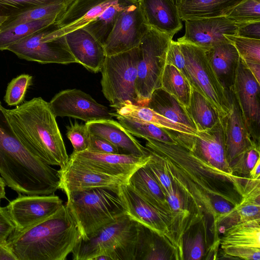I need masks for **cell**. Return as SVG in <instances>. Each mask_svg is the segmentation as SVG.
Instances as JSON below:
<instances>
[{"instance_id":"6da1fadb","label":"cell","mask_w":260,"mask_h":260,"mask_svg":"<svg viewBox=\"0 0 260 260\" xmlns=\"http://www.w3.org/2000/svg\"><path fill=\"white\" fill-rule=\"evenodd\" d=\"M145 147L195 207L199 216L210 217L217 231L214 202L224 199L234 206L241 201L244 177L224 172L175 144L146 140Z\"/></svg>"},{"instance_id":"7a4b0ae2","label":"cell","mask_w":260,"mask_h":260,"mask_svg":"<svg viewBox=\"0 0 260 260\" xmlns=\"http://www.w3.org/2000/svg\"><path fill=\"white\" fill-rule=\"evenodd\" d=\"M3 109L17 137L31 153L50 166L61 168L67 164L69 157L49 103L38 97Z\"/></svg>"},{"instance_id":"3957f363","label":"cell","mask_w":260,"mask_h":260,"mask_svg":"<svg viewBox=\"0 0 260 260\" xmlns=\"http://www.w3.org/2000/svg\"><path fill=\"white\" fill-rule=\"evenodd\" d=\"M66 205L53 215L27 229L14 231L7 245L17 260H64L81 238Z\"/></svg>"},{"instance_id":"277c9868","label":"cell","mask_w":260,"mask_h":260,"mask_svg":"<svg viewBox=\"0 0 260 260\" xmlns=\"http://www.w3.org/2000/svg\"><path fill=\"white\" fill-rule=\"evenodd\" d=\"M3 108L0 101V176L18 194H31L49 180L53 168L22 144Z\"/></svg>"},{"instance_id":"5b68a950","label":"cell","mask_w":260,"mask_h":260,"mask_svg":"<svg viewBox=\"0 0 260 260\" xmlns=\"http://www.w3.org/2000/svg\"><path fill=\"white\" fill-rule=\"evenodd\" d=\"M137 222L124 214L97 232L78 242L73 250L74 260H93L100 255L108 260H134Z\"/></svg>"},{"instance_id":"8992f818","label":"cell","mask_w":260,"mask_h":260,"mask_svg":"<svg viewBox=\"0 0 260 260\" xmlns=\"http://www.w3.org/2000/svg\"><path fill=\"white\" fill-rule=\"evenodd\" d=\"M66 206L76 221L82 239L87 238L125 214L117 194L96 188L66 194Z\"/></svg>"},{"instance_id":"52a82bcc","label":"cell","mask_w":260,"mask_h":260,"mask_svg":"<svg viewBox=\"0 0 260 260\" xmlns=\"http://www.w3.org/2000/svg\"><path fill=\"white\" fill-rule=\"evenodd\" d=\"M138 61V47L105 58L101 71L102 92L115 110L125 104L138 105L136 89Z\"/></svg>"},{"instance_id":"ba28073f","label":"cell","mask_w":260,"mask_h":260,"mask_svg":"<svg viewBox=\"0 0 260 260\" xmlns=\"http://www.w3.org/2000/svg\"><path fill=\"white\" fill-rule=\"evenodd\" d=\"M173 37L150 27L138 46L136 89L139 106H146L152 92L160 88L167 53Z\"/></svg>"},{"instance_id":"9c48e42d","label":"cell","mask_w":260,"mask_h":260,"mask_svg":"<svg viewBox=\"0 0 260 260\" xmlns=\"http://www.w3.org/2000/svg\"><path fill=\"white\" fill-rule=\"evenodd\" d=\"M178 42L191 86L209 101L221 118L225 117L231 108L230 92L218 78L205 50L191 44Z\"/></svg>"},{"instance_id":"30bf717a","label":"cell","mask_w":260,"mask_h":260,"mask_svg":"<svg viewBox=\"0 0 260 260\" xmlns=\"http://www.w3.org/2000/svg\"><path fill=\"white\" fill-rule=\"evenodd\" d=\"M56 21L10 46L7 49L19 58L42 64L77 63L68 46L65 35L57 36Z\"/></svg>"},{"instance_id":"8fae6325","label":"cell","mask_w":260,"mask_h":260,"mask_svg":"<svg viewBox=\"0 0 260 260\" xmlns=\"http://www.w3.org/2000/svg\"><path fill=\"white\" fill-rule=\"evenodd\" d=\"M231 91L239 106L252 141L259 146L260 83L240 58Z\"/></svg>"},{"instance_id":"7c38bea8","label":"cell","mask_w":260,"mask_h":260,"mask_svg":"<svg viewBox=\"0 0 260 260\" xmlns=\"http://www.w3.org/2000/svg\"><path fill=\"white\" fill-rule=\"evenodd\" d=\"M149 28L137 0L118 15L104 45L106 55L118 54L138 47Z\"/></svg>"},{"instance_id":"4fadbf2b","label":"cell","mask_w":260,"mask_h":260,"mask_svg":"<svg viewBox=\"0 0 260 260\" xmlns=\"http://www.w3.org/2000/svg\"><path fill=\"white\" fill-rule=\"evenodd\" d=\"M55 194L26 195L19 194L6 207L15 232L23 231L55 214L63 205Z\"/></svg>"},{"instance_id":"5bb4252c","label":"cell","mask_w":260,"mask_h":260,"mask_svg":"<svg viewBox=\"0 0 260 260\" xmlns=\"http://www.w3.org/2000/svg\"><path fill=\"white\" fill-rule=\"evenodd\" d=\"M150 159V154L142 156L128 153H99L86 150L78 153L73 152L69 160L127 182L133 173L145 166Z\"/></svg>"},{"instance_id":"9a60e30c","label":"cell","mask_w":260,"mask_h":260,"mask_svg":"<svg viewBox=\"0 0 260 260\" xmlns=\"http://www.w3.org/2000/svg\"><path fill=\"white\" fill-rule=\"evenodd\" d=\"M56 117H70L89 122L111 119L109 109L98 103L90 95L77 89L63 90L56 94L50 102Z\"/></svg>"},{"instance_id":"2e32d148","label":"cell","mask_w":260,"mask_h":260,"mask_svg":"<svg viewBox=\"0 0 260 260\" xmlns=\"http://www.w3.org/2000/svg\"><path fill=\"white\" fill-rule=\"evenodd\" d=\"M185 22V34L177 41L205 50L228 41L225 35L236 36L238 26L226 16L188 19Z\"/></svg>"},{"instance_id":"e0dca14e","label":"cell","mask_w":260,"mask_h":260,"mask_svg":"<svg viewBox=\"0 0 260 260\" xmlns=\"http://www.w3.org/2000/svg\"><path fill=\"white\" fill-rule=\"evenodd\" d=\"M219 244L228 255L245 260L260 259V218L226 228Z\"/></svg>"},{"instance_id":"ac0fdd59","label":"cell","mask_w":260,"mask_h":260,"mask_svg":"<svg viewBox=\"0 0 260 260\" xmlns=\"http://www.w3.org/2000/svg\"><path fill=\"white\" fill-rule=\"evenodd\" d=\"M59 189L66 194L71 192L101 188L116 193L120 186L127 183L117 177L94 171L69 160L67 164L57 171Z\"/></svg>"},{"instance_id":"d6986e66","label":"cell","mask_w":260,"mask_h":260,"mask_svg":"<svg viewBox=\"0 0 260 260\" xmlns=\"http://www.w3.org/2000/svg\"><path fill=\"white\" fill-rule=\"evenodd\" d=\"M187 150L213 166L224 172L232 173L226 158L223 124L221 118L212 127L197 131Z\"/></svg>"},{"instance_id":"ffe728a7","label":"cell","mask_w":260,"mask_h":260,"mask_svg":"<svg viewBox=\"0 0 260 260\" xmlns=\"http://www.w3.org/2000/svg\"><path fill=\"white\" fill-rule=\"evenodd\" d=\"M117 194L125 214L137 222L164 237L169 243V225L153 208L130 188L127 183L120 186Z\"/></svg>"},{"instance_id":"44dd1931","label":"cell","mask_w":260,"mask_h":260,"mask_svg":"<svg viewBox=\"0 0 260 260\" xmlns=\"http://www.w3.org/2000/svg\"><path fill=\"white\" fill-rule=\"evenodd\" d=\"M69 48L77 61L94 73L100 72L107 56L104 46L83 28L65 35Z\"/></svg>"},{"instance_id":"7402d4cb","label":"cell","mask_w":260,"mask_h":260,"mask_svg":"<svg viewBox=\"0 0 260 260\" xmlns=\"http://www.w3.org/2000/svg\"><path fill=\"white\" fill-rule=\"evenodd\" d=\"M231 108L221 118L225 139V154L229 165L240 154L255 144L245 125L238 103L231 91Z\"/></svg>"},{"instance_id":"603a6c76","label":"cell","mask_w":260,"mask_h":260,"mask_svg":"<svg viewBox=\"0 0 260 260\" xmlns=\"http://www.w3.org/2000/svg\"><path fill=\"white\" fill-rule=\"evenodd\" d=\"M119 0H74L56 21L57 36L83 27Z\"/></svg>"},{"instance_id":"cb8c5ba5","label":"cell","mask_w":260,"mask_h":260,"mask_svg":"<svg viewBox=\"0 0 260 260\" xmlns=\"http://www.w3.org/2000/svg\"><path fill=\"white\" fill-rule=\"evenodd\" d=\"M127 184L153 208L167 221L171 222V209L161 188L145 167L137 170L128 178Z\"/></svg>"},{"instance_id":"d4e9b609","label":"cell","mask_w":260,"mask_h":260,"mask_svg":"<svg viewBox=\"0 0 260 260\" xmlns=\"http://www.w3.org/2000/svg\"><path fill=\"white\" fill-rule=\"evenodd\" d=\"M150 27L174 36L182 27L177 8L170 0H138Z\"/></svg>"},{"instance_id":"484cf974","label":"cell","mask_w":260,"mask_h":260,"mask_svg":"<svg viewBox=\"0 0 260 260\" xmlns=\"http://www.w3.org/2000/svg\"><path fill=\"white\" fill-rule=\"evenodd\" d=\"M90 134L103 138L128 154L138 156L150 154L147 149L142 146L119 122L111 119H103L86 122Z\"/></svg>"},{"instance_id":"4316f807","label":"cell","mask_w":260,"mask_h":260,"mask_svg":"<svg viewBox=\"0 0 260 260\" xmlns=\"http://www.w3.org/2000/svg\"><path fill=\"white\" fill-rule=\"evenodd\" d=\"M118 122L131 135L146 140L150 139L163 143L180 145L187 148L193 137L158 127L154 124L134 118L113 113Z\"/></svg>"},{"instance_id":"83f0119b","label":"cell","mask_w":260,"mask_h":260,"mask_svg":"<svg viewBox=\"0 0 260 260\" xmlns=\"http://www.w3.org/2000/svg\"><path fill=\"white\" fill-rule=\"evenodd\" d=\"M205 50L218 78L230 92L240 59L237 49L228 41Z\"/></svg>"},{"instance_id":"f1b7e54d","label":"cell","mask_w":260,"mask_h":260,"mask_svg":"<svg viewBox=\"0 0 260 260\" xmlns=\"http://www.w3.org/2000/svg\"><path fill=\"white\" fill-rule=\"evenodd\" d=\"M244 0H182L177 7L181 20L226 16Z\"/></svg>"},{"instance_id":"f546056e","label":"cell","mask_w":260,"mask_h":260,"mask_svg":"<svg viewBox=\"0 0 260 260\" xmlns=\"http://www.w3.org/2000/svg\"><path fill=\"white\" fill-rule=\"evenodd\" d=\"M116 113L154 124L189 137H193L197 130L184 124L174 122L146 107L125 104L116 109Z\"/></svg>"},{"instance_id":"4dcf8cb0","label":"cell","mask_w":260,"mask_h":260,"mask_svg":"<svg viewBox=\"0 0 260 260\" xmlns=\"http://www.w3.org/2000/svg\"><path fill=\"white\" fill-rule=\"evenodd\" d=\"M146 107L174 122L196 129L186 109L161 88L152 92Z\"/></svg>"},{"instance_id":"1f68e13d","label":"cell","mask_w":260,"mask_h":260,"mask_svg":"<svg viewBox=\"0 0 260 260\" xmlns=\"http://www.w3.org/2000/svg\"><path fill=\"white\" fill-rule=\"evenodd\" d=\"M165 242L169 244L164 237L137 222L134 260L166 259L163 244Z\"/></svg>"},{"instance_id":"d6a6232c","label":"cell","mask_w":260,"mask_h":260,"mask_svg":"<svg viewBox=\"0 0 260 260\" xmlns=\"http://www.w3.org/2000/svg\"><path fill=\"white\" fill-rule=\"evenodd\" d=\"M137 0H119L106 9L101 14L84 26L104 46L116 22L119 14Z\"/></svg>"},{"instance_id":"836d02e7","label":"cell","mask_w":260,"mask_h":260,"mask_svg":"<svg viewBox=\"0 0 260 260\" xmlns=\"http://www.w3.org/2000/svg\"><path fill=\"white\" fill-rule=\"evenodd\" d=\"M160 88L173 96L185 109L188 107L192 87L187 78L174 65L166 64Z\"/></svg>"},{"instance_id":"e575fe53","label":"cell","mask_w":260,"mask_h":260,"mask_svg":"<svg viewBox=\"0 0 260 260\" xmlns=\"http://www.w3.org/2000/svg\"><path fill=\"white\" fill-rule=\"evenodd\" d=\"M186 109L197 131L212 127L221 118L209 101L193 87L189 106Z\"/></svg>"},{"instance_id":"d590c367","label":"cell","mask_w":260,"mask_h":260,"mask_svg":"<svg viewBox=\"0 0 260 260\" xmlns=\"http://www.w3.org/2000/svg\"><path fill=\"white\" fill-rule=\"evenodd\" d=\"M61 16H54L35 21L17 24L0 31V50H7L10 46L34 32L57 21Z\"/></svg>"},{"instance_id":"8d00e7d4","label":"cell","mask_w":260,"mask_h":260,"mask_svg":"<svg viewBox=\"0 0 260 260\" xmlns=\"http://www.w3.org/2000/svg\"><path fill=\"white\" fill-rule=\"evenodd\" d=\"M70 5L58 4L39 7L15 15L8 17L5 21L0 25V31L22 23L35 21L51 16H62Z\"/></svg>"},{"instance_id":"74e56055","label":"cell","mask_w":260,"mask_h":260,"mask_svg":"<svg viewBox=\"0 0 260 260\" xmlns=\"http://www.w3.org/2000/svg\"><path fill=\"white\" fill-rule=\"evenodd\" d=\"M74 0H0V16L8 17L51 5H71Z\"/></svg>"},{"instance_id":"f35d334b","label":"cell","mask_w":260,"mask_h":260,"mask_svg":"<svg viewBox=\"0 0 260 260\" xmlns=\"http://www.w3.org/2000/svg\"><path fill=\"white\" fill-rule=\"evenodd\" d=\"M225 36L235 46L240 58L243 62L260 63V40L237 36Z\"/></svg>"},{"instance_id":"ab89813d","label":"cell","mask_w":260,"mask_h":260,"mask_svg":"<svg viewBox=\"0 0 260 260\" xmlns=\"http://www.w3.org/2000/svg\"><path fill=\"white\" fill-rule=\"evenodd\" d=\"M237 24L260 21V0H244L226 16Z\"/></svg>"},{"instance_id":"60d3db41","label":"cell","mask_w":260,"mask_h":260,"mask_svg":"<svg viewBox=\"0 0 260 260\" xmlns=\"http://www.w3.org/2000/svg\"><path fill=\"white\" fill-rule=\"evenodd\" d=\"M260 159V146L253 144L247 149L230 164L232 173L248 177L250 172Z\"/></svg>"},{"instance_id":"b9f144b4","label":"cell","mask_w":260,"mask_h":260,"mask_svg":"<svg viewBox=\"0 0 260 260\" xmlns=\"http://www.w3.org/2000/svg\"><path fill=\"white\" fill-rule=\"evenodd\" d=\"M32 77L21 74L13 79L8 85L4 100L9 106L23 103L27 89L32 83Z\"/></svg>"},{"instance_id":"7bdbcfd3","label":"cell","mask_w":260,"mask_h":260,"mask_svg":"<svg viewBox=\"0 0 260 260\" xmlns=\"http://www.w3.org/2000/svg\"><path fill=\"white\" fill-rule=\"evenodd\" d=\"M182 252L183 259L199 260L203 259L205 253V241L203 232L199 230L197 232L182 238Z\"/></svg>"},{"instance_id":"ee69618b","label":"cell","mask_w":260,"mask_h":260,"mask_svg":"<svg viewBox=\"0 0 260 260\" xmlns=\"http://www.w3.org/2000/svg\"><path fill=\"white\" fill-rule=\"evenodd\" d=\"M67 137L73 147V152H80L88 149L90 133L85 124H80L75 121L67 126Z\"/></svg>"},{"instance_id":"f6af8a7d","label":"cell","mask_w":260,"mask_h":260,"mask_svg":"<svg viewBox=\"0 0 260 260\" xmlns=\"http://www.w3.org/2000/svg\"><path fill=\"white\" fill-rule=\"evenodd\" d=\"M145 166L151 173L165 196L173 189L174 183L172 180L151 155L150 160Z\"/></svg>"},{"instance_id":"bcb514c9","label":"cell","mask_w":260,"mask_h":260,"mask_svg":"<svg viewBox=\"0 0 260 260\" xmlns=\"http://www.w3.org/2000/svg\"><path fill=\"white\" fill-rule=\"evenodd\" d=\"M166 64L175 66L188 80L184 57L178 42L171 41L167 53Z\"/></svg>"},{"instance_id":"7dc6e473","label":"cell","mask_w":260,"mask_h":260,"mask_svg":"<svg viewBox=\"0 0 260 260\" xmlns=\"http://www.w3.org/2000/svg\"><path fill=\"white\" fill-rule=\"evenodd\" d=\"M89 151L103 153H119V149L105 139L90 134Z\"/></svg>"},{"instance_id":"c3c4849f","label":"cell","mask_w":260,"mask_h":260,"mask_svg":"<svg viewBox=\"0 0 260 260\" xmlns=\"http://www.w3.org/2000/svg\"><path fill=\"white\" fill-rule=\"evenodd\" d=\"M15 229L6 207H2L0 203V245L7 244L8 238Z\"/></svg>"},{"instance_id":"681fc988","label":"cell","mask_w":260,"mask_h":260,"mask_svg":"<svg viewBox=\"0 0 260 260\" xmlns=\"http://www.w3.org/2000/svg\"><path fill=\"white\" fill-rule=\"evenodd\" d=\"M237 24L238 26L236 36L260 40V21Z\"/></svg>"},{"instance_id":"f907efd6","label":"cell","mask_w":260,"mask_h":260,"mask_svg":"<svg viewBox=\"0 0 260 260\" xmlns=\"http://www.w3.org/2000/svg\"><path fill=\"white\" fill-rule=\"evenodd\" d=\"M213 207L217 216V223L218 218L230 212L234 206L227 201L220 199L214 202Z\"/></svg>"},{"instance_id":"816d5d0a","label":"cell","mask_w":260,"mask_h":260,"mask_svg":"<svg viewBox=\"0 0 260 260\" xmlns=\"http://www.w3.org/2000/svg\"><path fill=\"white\" fill-rule=\"evenodd\" d=\"M243 62L256 81L260 83V63L255 62Z\"/></svg>"},{"instance_id":"f5cc1de1","label":"cell","mask_w":260,"mask_h":260,"mask_svg":"<svg viewBox=\"0 0 260 260\" xmlns=\"http://www.w3.org/2000/svg\"><path fill=\"white\" fill-rule=\"evenodd\" d=\"M0 260H17L7 244L0 245Z\"/></svg>"},{"instance_id":"db71d44e","label":"cell","mask_w":260,"mask_h":260,"mask_svg":"<svg viewBox=\"0 0 260 260\" xmlns=\"http://www.w3.org/2000/svg\"><path fill=\"white\" fill-rule=\"evenodd\" d=\"M248 177L253 179H260V159L257 160L255 165L250 172Z\"/></svg>"},{"instance_id":"11a10c76","label":"cell","mask_w":260,"mask_h":260,"mask_svg":"<svg viewBox=\"0 0 260 260\" xmlns=\"http://www.w3.org/2000/svg\"><path fill=\"white\" fill-rule=\"evenodd\" d=\"M6 186L4 181L0 176V201L2 199L6 198Z\"/></svg>"},{"instance_id":"9f6ffc18","label":"cell","mask_w":260,"mask_h":260,"mask_svg":"<svg viewBox=\"0 0 260 260\" xmlns=\"http://www.w3.org/2000/svg\"><path fill=\"white\" fill-rule=\"evenodd\" d=\"M182 0H170L171 3L177 8L179 6Z\"/></svg>"},{"instance_id":"6f0895ef","label":"cell","mask_w":260,"mask_h":260,"mask_svg":"<svg viewBox=\"0 0 260 260\" xmlns=\"http://www.w3.org/2000/svg\"><path fill=\"white\" fill-rule=\"evenodd\" d=\"M7 17L0 16V25L5 21Z\"/></svg>"}]
</instances>
